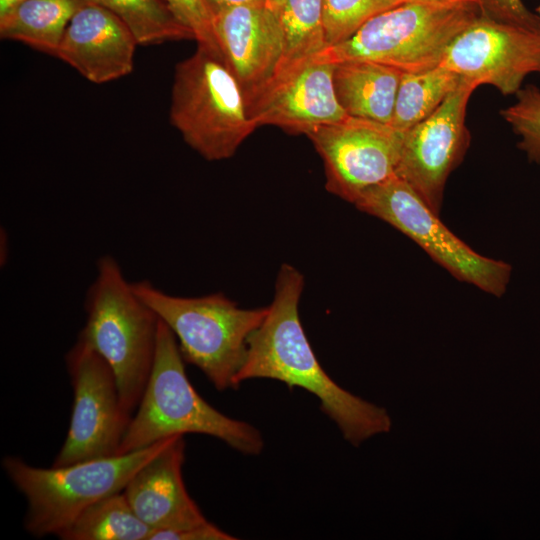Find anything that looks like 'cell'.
<instances>
[{"label": "cell", "mask_w": 540, "mask_h": 540, "mask_svg": "<svg viewBox=\"0 0 540 540\" xmlns=\"http://www.w3.org/2000/svg\"><path fill=\"white\" fill-rule=\"evenodd\" d=\"M303 287L301 272L282 264L268 312L248 340L237 384L267 378L283 382L290 389L306 390L319 399L321 410L335 422L344 439L359 446L376 434L388 432L391 419L384 408L340 387L320 365L299 317Z\"/></svg>", "instance_id": "obj_1"}, {"label": "cell", "mask_w": 540, "mask_h": 540, "mask_svg": "<svg viewBox=\"0 0 540 540\" xmlns=\"http://www.w3.org/2000/svg\"><path fill=\"white\" fill-rule=\"evenodd\" d=\"M177 340L159 319L154 363L143 395L120 444L118 455L188 433L218 438L245 455H259L261 432L208 404L190 383Z\"/></svg>", "instance_id": "obj_2"}, {"label": "cell", "mask_w": 540, "mask_h": 540, "mask_svg": "<svg viewBox=\"0 0 540 540\" xmlns=\"http://www.w3.org/2000/svg\"><path fill=\"white\" fill-rule=\"evenodd\" d=\"M84 306L87 319L78 338L109 364L122 406L132 417L154 363L159 318L135 293L111 255L97 261Z\"/></svg>", "instance_id": "obj_3"}, {"label": "cell", "mask_w": 540, "mask_h": 540, "mask_svg": "<svg viewBox=\"0 0 540 540\" xmlns=\"http://www.w3.org/2000/svg\"><path fill=\"white\" fill-rule=\"evenodd\" d=\"M480 15L478 0H414L374 16L317 55L333 64L364 60L418 73L440 66L454 39Z\"/></svg>", "instance_id": "obj_4"}, {"label": "cell", "mask_w": 540, "mask_h": 540, "mask_svg": "<svg viewBox=\"0 0 540 540\" xmlns=\"http://www.w3.org/2000/svg\"><path fill=\"white\" fill-rule=\"evenodd\" d=\"M131 284L173 332L185 362L198 367L218 391L238 389L237 376L246 359L248 340L268 307L244 309L222 293L173 296L148 280Z\"/></svg>", "instance_id": "obj_5"}, {"label": "cell", "mask_w": 540, "mask_h": 540, "mask_svg": "<svg viewBox=\"0 0 540 540\" xmlns=\"http://www.w3.org/2000/svg\"><path fill=\"white\" fill-rule=\"evenodd\" d=\"M176 436L126 454L60 467L39 468L19 457H4V471L27 500L25 529L34 537L58 536L89 506L122 492Z\"/></svg>", "instance_id": "obj_6"}, {"label": "cell", "mask_w": 540, "mask_h": 540, "mask_svg": "<svg viewBox=\"0 0 540 540\" xmlns=\"http://www.w3.org/2000/svg\"><path fill=\"white\" fill-rule=\"evenodd\" d=\"M169 117L184 141L208 161L232 157L257 128L222 54L199 44L175 67Z\"/></svg>", "instance_id": "obj_7"}, {"label": "cell", "mask_w": 540, "mask_h": 540, "mask_svg": "<svg viewBox=\"0 0 540 540\" xmlns=\"http://www.w3.org/2000/svg\"><path fill=\"white\" fill-rule=\"evenodd\" d=\"M354 205L407 235L455 278L495 296L505 293L511 266L475 252L397 175L367 189Z\"/></svg>", "instance_id": "obj_8"}, {"label": "cell", "mask_w": 540, "mask_h": 540, "mask_svg": "<svg viewBox=\"0 0 540 540\" xmlns=\"http://www.w3.org/2000/svg\"><path fill=\"white\" fill-rule=\"evenodd\" d=\"M74 401L65 442L53 467L118 455L131 416L124 410L109 364L77 339L66 354Z\"/></svg>", "instance_id": "obj_9"}, {"label": "cell", "mask_w": 540, "mask_h": 540, "mask_svg": "<svg viewBox=\"0 0 540 540\" xmlns=\"http://www.w3.org/2000/svg\"><path fill=\"white\" fill-rule=\"evenodd\" d=\"M306 136L323 161L326 189L348 202L396 175L404 133L390 124L347 116Z\"/></svg>", "instance_id": "obj_10"}, {"label": "cell", "mask_w": 540, "mask_h": 540, "mask_svg": "<svg viewBox=\"0 0 540 540\" xmlns=\"http://www.w3.org/2000/svg\"><path fill=\"white\" fill-rule=\"evenodd\" d=\"M440 66L477 86L515 95L528 75L540 74V30L481 14L454 39Z\"/></svg>", "instance_id": "obj_11"}, {"label": "cell", "mask_w": 540, "mask_h": 540, "mask_svg": "<svg viewBox=\"0 0 540 540\" xmlns=\"http://www.w3.org/2000/svg\"><path fill=\"white\" fill-rule=\"evenodd\" d=\"M477 87L461 79L435 112L404 133L396 175L438 215L448 176L469 146L466 111Z\"/></svg>", "instance_id": "obj_12"}, {"label": "cell", "mask_w": 540, "mask_h": 540, "mask_svg": "<svg viewBox=\"0 0 540 540\" xmlns=\"http://www.w3.org/2000/svg\"><path fill=\"white\" fill-rule=\"evenodd\" d=\"M334 64L318 55L280 67L246 100L257 127L273 125L293 134L340 121L348 115L336 97Z\"/></svg>", "instance_id": "obj_13"}, {"label": "cell", "mask_w": 540, "mask_h": 540, "mask_svg": "<svg viewBox=\"0 0 540 540\" xmlns=\"http://www.w3.org/2000/svg\"><path fill=\"white\" fill-rule=\"evenodd\" d=\"M213 29L247 100L282 62L284 37L279 15L266 3L228 7L214 13Z\"/></svg>", "instance_id": "obj_14"}, {"label": "cell", "mask_w": 540, "mask_h": 540, "mask_svg": "<svg viewBox=\"0 0 540 540\" xmlns=\"http://www.w3.org/2000/svg\"><path fill=\"white\" fill-rule=\"evenodd\" d=\"M139 45L129 27L114 13L85 0L71 18L56 57L96 84L130 74Z\"/></svg>", "instance_id": "obj_15"}, {"label": "cell", "mask_w": 540, "mask_h": 540, "mask_svg": "<svg viewBox=\"0 0 540 540\" xmlns=\"http://www.w3.org/2000/svg\"><path fill=\"white\" fill-rule=\"evenodd\" d=\"M184 451L183 435H178L123 490L136 515L153 530H180L208 522L184 485Z\"/></svg>", "instance_id": "obj_16"}, {"label": "cell", "mask_w": 540, "mask_h": 540, "mask_svg": "<svg viewBox=\"0 0 540 540\" xmlns=\"http://www.w3.org/2000/svg\"><path fill=\"white\" fill-rule=\"evenodd\" d=\"M401 75L396 68L372 61L336 63V97L348 116L390 124Z\"/></svg>", "instance_id": "obj_17"}, {"label": "cell", "mask_w": 540, "mask_h": 540, "mask_svg": "<svg viewBox=\"0 0 540 540\" xmlns=\"http://www.w3.org/2000/svg\"><path fill=\"white\" fill-rule=\"evenodd\" d=\"M85 0H24L0 16L3 39L56 56L64 32Z\"/></svg>", "instance_id": "obj_18"}, {"label": "cell", "mask_w": 540, "mask_h": 540, "mask_svg": "<svg viewBox=\"0 0 540 540\" xmlns=\"http://www.w3.org/2000/svg\"><path fill=\"white\" fill-rule=\"evenodd\" d=\"M152 531L136 515L122 491L89 506L58 537L63 540H149Z\"/></svg>", "instance_id": "obj_19"}, {"label": "cell", "mask_w": 540, "mask_h": 540, "mask_svg": "<svg viewBox=\"0 0 540 540\" xmlns=\"http://www.w3.org/2000/svg\"><path fill=\"white\" fill-rule=\"evenodd\" d=\"M460 82L457 74L442 66L402 72L390 125L405 133L435 112Z\"/></svg>", "instance_id": "obj_20"}, {"label": "cell", "mask_w": 540, "mask_h": 540, "mask_svg": "<svg viewBox=\"0 0 540 540\" xmlns=\"http://www.w3.org/2000/svg\"><path fill=\"white\" fill-rule=\"evenodd\" d=\"M278 15L284 37L279 68L313 57L326 48L323 0H284Z\"/></svg>", "instance_id": "obj_21"}, {"label": "cell", "mask_w": 540, "mask_h": 540, "mask_svg": "<svg viewBox=\"0 0 540 540\" xmlns=\"http://www.w3.org/2000/svg\"><path fill=\"white\" fill-rule=\"evenodd\" d=\"M118 16L132 31L139 45L194 39L162 0H89Z\"/></svg>", "instance_id": "obj_22"}, {"label": "cell", "mask_w": 540, "mask_h": 540, "mask_svg": "<svg viewBox=\"0 0 540 540\" xmlns=\"http://www.w3.org/2000/svg\"><path fill=\"white\" fill-rule=\"evenodd\" d=\"M414 0H323L326 47L352 37L374 16Z\"/></svg>", "instance_id": "obj_23"}, {"label": "cell", "mask_w": 540, "mask_h": 540, "mask_svg": "<svg viewBox=\"0 0 540 540\" xmlns=\"http://www.w3.org/2000/svg\"><path fill=\"white\" fill-rule=\"evenodd\" d=\"M515 96L516 101L500 111L501 117L520 138L519 149L540 164V88L529 84Z\"/></svg>", "instance_id": "obj_24"}, {"label": "cell", "mask_w": 540, "mask_h": 540, "mask_svg": "<svg viewBox=\"0 0 540 540\" xmlns=\"http://www.w3.org/2000/svg\"><path fill=\"white\" fill-rule=\"evenodd\" d=\"M162 1L176 19L191 31L197 44L221 53L213 29L214 13L206 0Z\"/></svg>", "instance_id": "obj_25"}, {"label": "cell", "mask_w": 540, "mask_h": 540, "mask_svg": "<svg viewBox=\"0 0 540 540\" xmlns=\"http://www.w3.org/2000/svg\"><path fill=\"white\" fill-rule=\"evenodd\" d=\"M481 14L488 18L540 30V19L522 0H478Z\"/></svg>", "instance_id": "obj_26"}, {"label": "cell", "mask_w": 540, "mask_h": 540, "mask_svg": "<svg viewBox=\"0 0 540 540\" xmlns=\"http://www.w3.org/2000/svg\"><path fill=\"white\" fill-rule=\"evenodd\" d=\"M236 539L211 522L180 529L153 530L149 540H232Z\"/></svg>", "instance_id": "obj_27"}, {"label": "cell", "mask_w": 540, "mask_h": 540, "mask_svg": "<svg viewBox=\"0 0 540 540\" xmlns=\"http://www.w3.org/2000/svg\"><path fill=\"white\" fill-rule=\"evenodd\" d=\"M213 13L224 8L249 5V4H263L266 0H206Z\"/></svg>", "instance_id": "obj_28"}, {"label": "cell", "mask_w": 540, "mask_h": 540, "mask_svg": "<svg viewBox=\"0 0 540 540\" xmlns=\"http://www.w3.org/2000/svg\"><path fill=\"white\" fill-rule=\"evenodd\" d=\"M23 1L24 0H0V16H3L9 10Z\"/></svg>", "instance_id": "obj_29"}, {"label": "cell", "mask_w": 540, "mask_h": 540, "mask_svg": "<svg viewBox=\"0 0 540 540\" xmlns=\"http://www.w3.org/2000/svg\"><path fill=\"white\" fill-rule=\"evenodd\" d=\"M284 0H266V4L278 13Z\"/></svg>", "instance_id": "obj_30"}, {"label": "cell", "mask_w": 540, "mask_h": 540, "mask_svg": "<svg viewBox=\"0 0 540 540\" xmlns=\"http://www.w3.org/2000/svg\"><path fill=\"white\" fill-rule=\"evenodd\" d=\"M536 11H537V15H538V17L540 19V5L537 7Z\"/></svg>", "instance_id": "obj_31"}]
</instances>
